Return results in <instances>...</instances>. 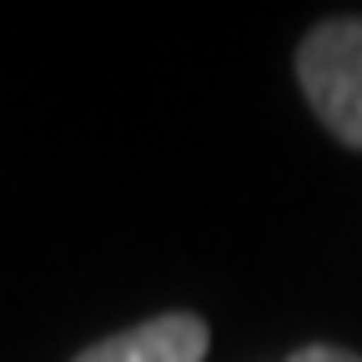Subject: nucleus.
<instances>
[{
    "instance_id": "f03ea898",
    "label": "nucleus",
    "mask_w": 362,
    "mask_h": 362,
    "mask_svg": "<svg viewBox=\"0 0 362 362\" xmlns=\"http://www.w3.org/2000/svg\"><path fill=\"white\" fill-rule=\"evenodd\" d=\"M211 332L197 312H161L106 342H90L76 362H206Z\"/></svg>"
},
{
    "instance_id": "7ed1b4c3",
    "label": "nucleus",
    "mask_w": 362,
    "mask_h": 362,
    "mask_svg": "<svg viewBox=\"0 0 362 362\" xmlns=\"http://www.w3.org/2000/svg\"><path fill=\"white\" fill-rule=\"evenodd\" d=\"M287 362H362V357L347 352V347H332V342H307V347H297Z\"/></svg>"
},
{
    "instance_id": "f257e3e1",
    "label": "nucleus",
    "mask_w": 362,
    "mask_h": 362,
    "mask_svg": "<svg viewBox=\"0 0 362 362\" xmlns=\"http://www.w3.org/2000/svg\"><path fill=\"white\" fill-rule=\"evenodd\" d=\"M302 96L342 146L362 151V16H337L297 45Z\"/></svg>"
}]
</instances>
